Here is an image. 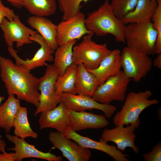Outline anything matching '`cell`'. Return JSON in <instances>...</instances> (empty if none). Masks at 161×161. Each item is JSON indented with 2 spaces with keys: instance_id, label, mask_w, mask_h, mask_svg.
Returning <instances> with one entry per match:
<instances>
[{
  "instance_id": "cell-22",
  "label": "cell",
  "mask_w": 161,
  "mask_h": 161,
  "mask_svg": "<svg viewBox=\"0 0 161 161\" xmlns=\"http://www.w3.org/2000/svg\"><path fill=\"white\" fill-rule=\"evenodd\" d=\"M157 4L151 0H138L134 9L122 20L125 25L151 21Z\"/></svg>"
},
{
  "instance_id": "cell-37",
  "label": "cell",
  "mask_w": 161,
  "mask_h": 161,
  "mask_svg": "<svg viewBox=\"0 0 161 161\" xmlns=\"http://www.w3.org/2000/svg\"><path fill=\"white\" fill-rule=\"evenodd\" d=\"M4 99L5 98L4 97L0 96V106L1 103Z\"/></svg>"
},
{
  "instance_id": "cell-6",
  "label": "cell",
  "mask_w": 161,
  "mask_h": 161,
  "mask_svg": "<svg viewBox=\"0 0 161 161\" xmlns=\"http://www.w3.org/2000/svg\"><path fill=\"white\" fill-rule=\"evenodd\" d=\"M121 67L129 79L138 82L145 77L152 69V61L149 56L135 48L127 46L121 52Z\"/></svg>"
},
{
  "instance_id": "cell-33",
  "label": "cell",
  "mask_w": 161,
  "mask_h": 161,
  "mask_svg": "<svg viewBox=\"0 0 161 161\" xmlns=\"http://www.w3.org/2000/svg\"><path fill=\"white\" fill-rule=\"evenodd\" d=\"M14 153H0V161H14Z\"/></svg>"
},
{
  "instance_id": "cell-36",
  "label": "cell",
  "mask_w": 161,
  "mask_h": 161,
  "mask_svg": "<svg viewBox=\"0 0 161 161\" xmlns=\"http://www.w3.org/2000/svg\"><path fill=\"white\" fill-rule=\"evenodd\" d=\"M6 144L5 142L3 140L0 138V151L4 153L5 152V149Z\"/></svg>"
},
{
  "instance_id": "cell-20",
  "label": "cell",
  "mask_w": 161,
  "mask_h": 161,
  "mask_svg": "<svg viewBox=\"0 0 161 161\" xmlns=\"http://www.w3.org/2000/svg\"><path fill=\"white\" fill-rule=\"evenodd\" d=\"M27 23L44 39L48 45L55 50L58 45L56 38L57 25L44 17L32 16L28 18Z\"/></svg>"
},
{
  "instance_id": "cell-24",
  "label": "cell",
  "mask_w": 161,
  "mask_h": 161,
  "mask_svg": "<svg viewBox=\"0 0 161 161\" xmlns=\"http://www.w3.org/2000/svg\"><path fill=\"white\" fill-rule=\"evenodd\" d=\"M77 40L69 41L59 46L55 49L53 65L57 69L58 75L63 74L66 69L72 63L73 49Z\"/></svg>"
},
{
  "instance_id": "cell-25",
  "label": "cell",
  "mask_w": 161,
  "mask_h": 161,
  "mask_svg": "<svg viewBox=\"0 0 161 161\" xmlns=\"http://www.w3.org/2000/svg\"><path fill=\"white\" fill-rule=\"evenodd\" d=\"M27 115V108L21 106L16 112L14 120L13 127L14 128V134L22 139L28 137L37 139L38 135L31 128Z\"/></svg>"
},
{
  "instance_id": "cell-8",
  "label": "cell",
  "mask_w": 161,
  "mask_h": 161,
  "mask_svg": "<svg viewBox=\"0 0 161 161\" xmlns=\"http://www.w3.org/2000/svg\"><path fill=\"white\" fill-rule=\"evenodd\" d=\"M44 75L38 78V89L40 91L39 103L34 115L51 110L61 102V95L56 93L55 83L58 76L53 64L48 65Z\"/></svg>"
},
{
  "instance_id": "cell-23",
  "label": "cell",
  "mask_w": 161,
  "mask_h": 161,
  "mask_svg": "<svg viewBox=\"0 0 161 161\" xmlns=\"http://www.w3.org/2000/svg\"><path fill=\"white\" fill-rule=\"evenodd\" d=\"M21 106L20 100L14 95H9L5 102L0 106V128L9 133L13 127L16 112Z\"/></svg>"
},
{
  "instance_id": "cell-11",
  "label": "cell",
  "mask_w": 161,
  "mask_h": 161,
  "mask_svg": "<svg viewBox=\"0 0 161 161\" xmlns=\"http://www.w3.org/2000/svg\"><path fill=\"white\" fill-rule=\"evenodd\" d=\"M0 28L3 32L5 41L8 47H13V43L16 42L17 48L32 43L30 37L38 33L24 24L17 15L12 20L4 18L0 24Z\"/></svg>"
},
{
  "instance_id": "cell-14",
  "label": "cell",
  "mask_w": 161,
  "mask_h": 161,
  "mask_svg": "<svg viewBox=\"0 0 161 161\" xmlns=\"http://www.w3.org/2000/svg\"><path fill=\"white\" fill-rule=\"evenodd\" d=\"M85 18L84 14L80 12L66 20H62L57 25L56 40L58 46L70 41L80 40L84 35L93 33L86 28Z\"/></svg>"
},
{
  "instance_id": "cell-28",
  "label": "cell",
  "mask_w": 161,
  "mask_h": 161,
  "mask_svg": "<svg viewBox=\"0 0 161 161\" xmlns=\"http://www.w3.org/2000/svg\"><path fill=\"white\" fill-rule=\"evenodd\" d=\"M90 0H58L59 6L63 13L62 20H66L80 12L81 3Z\"/></svg>"
},
{
  "instance_id": "cell-9",
  "label": "cell",
  "mask_w": 161,
  "mask_h": 161,
  "mask_svg": "<svg viewBox=\"0 0 161 161\" xmlns=\"http://www.w3.org/2000/svg\"><path fill=\"white\" fill-rule=\"evenodd\" d=\"M140 123L139 118L126 127L121 125L112 129H105L99 141L106 143L108 142H114L116 145L117 148L121 151H125L126 148L130 147L137 154L139 149L134 144L136 137L134 131L139 127Z\"/></svg>"
},
{
  "instance_id": "cell-12",
  "label": "cell",
  "mask_w": 161,
  "mask_h": 161,
  "mask_svg": "<svg viewBox=\"0 0 161 161\" xmlns=\"http://www.w3.org/2000/svg\"><path fill=\"white\" fill-rule=\"evenodd\" d=\"M61 102L69 110L76 112L95 109L102 111L105 117H111L117 110L116 106L110 104L99 103L92 97L69 93L61 95Z\"/></svg>"
},
{
  "instance_id": "cell-32",
  "label": "cell",
  "mask_w": 161,
  "mask_h": 161,
  "mask_svg": "<svg viewBox=\"0 0 161 161\" xmlns=\"http://www.w3.org/2000/svg\"><path fill=\"white\" fill-rule=\"evenodd\" d=\"M16 16L13 10L5 6L0 0V24L4 18L11 20H13Z\"/></svg>"
},
{
  "instance_id": "cell-38",
  "label": "cell",
  "mask_w": 161,
  "mask_h": 161,
  "mask_svg": "<svg viewBox=\"0 0 161 161\" xmlns=\"http://www.w3.org/2000/svg\"><path fill=\"white\" fill-rule=\"evenodd\" d=\"M151 0L153 1H157L159 0Z\"/></svg>"
},
{
  "instance_id": "cell-15",
  "label": "cell",
  "mask_w": 161,
  "mask_h": 161,
  "mask_svg": "<svg viewBox=\"0 0 161 161\" xmlns=\"http://www.w3.org/2000/svg\"><path fill=\"white\" fill-rule=\"evenodd\" d=\"M5 137L14 145L13 147L8 148V151H14V158L15 161H21L24 159L36 158L48 161H61L62 158L50 152H44L36 148L35 146L29 144L24 139L13 136L9 133L5 134Z\"/></svg>"
},
{
  "instance_id": "cell-18",
  "label": "cell",
  "mask_w": 161,
  "mask_h": 161,
  "mask_svg": "<svg viewBox=\"0 0 161 161\" xmlns=\"http://www.w3.org/2000/svg\"><path fill=\"white\" fill-rule=\"evenodd\" d=\"M67 109L61 102L54 108L40 113L38 120L39 129L51 128L62 134L70 126Z\"/></svg>"
},
{
  "instance_id": "cell-13",
  "label": "cell",
  "mask_w": 161,
  "mask_h": 161,
  "mask_svg": "<svg viewBox=\"0 0 161 161\" xmlns=\"http://www.w3.org/2000/svg\"><path fill=\"white\" fill-rule=\"evenodd\" d=\"M49 139L53 146L60 150L69 161H88L92 154L89 148L83 147L58 131H51Z\"/></svg>"
},
{
  "instance_id": "cell-7",
  "label": "cell",
  "mask_w": 161,
  "mask_h": 161,
  "mask_svg": "<svg viewBox=\"0 0 161 161\" xmlns=\"http://www.w3.org/2000/svg\"><path fill=\"white\" fill-rule=\"evenodd\" d=\"M130 80L121 70L117 74L109 77L100 84L92 97L102 103L110 104L113 101L123 102Z\"/></svg>"
},
{
  "instance_id": "cell-27",
  "label": "cell",
  "mask_w": 161,
  "mask_h": 161,
  "mask_svg": "<svg viewBox=\"0 0 161 161\" xmlns=\"http://www.w3.org/2000/svg\"><path fill=\"white\" fill-rule=\"evenodd\" d=\"M77 65L72 63L66 69L61 76L58 75L55 83L57 94L63 93L76 94L75 83Z\"/></svg>"
},
{
  "instance_id": "cell-35",
  "label": "cell",
  "mask_w": 161,
  "mask_h": 161,
  "mask_svg": "<svg viewBox=\"0 0 161 161\" xmlns=\"http://www.w3.org/2000/svg\"><path fill=\"white\" fill-rule=\"evenodd\" d=\"M157 57L154 59L153 65L159 69H161V53L157 54Z\"/></svg>"
},
{
  "instance_id": "cell-29",
  "label": "cell",
  "mask_w": 161,
  "mask_h": 161,
  "mask_svg": "<svg viewBox=\"0 0 161 161\" xmlns=\"http://www.w3.org/2000/svg\"><path fill=\"white\" fill-rule=\"evenodd\" d=\"M138 0H112L110 3L114 15L122 20L135 7Z\"/></svg>"
},
{
  "instance_id": "cell-34",
  "label": "cell",
  "mask_w": 161,
  "mask_h": 161,
  "mask_svg": "<svg viewBox=\"0 0 161 161\" xmlns=\"http://www.w3.org/2000/svg\"><path fill=\"white\" fill-rule=\"evenodd\" d=\"M9 2L13 6L20 9L23 7L24 0H5Z\"/></svg>"
},
{
  "instance_id": "cell-5",
  "label": "cell",
  "mask_w": 161,
  "mask_h": 161,
  "mask_svg": "<svg viewBox=\"0 0 161 161\" xmlns=\"http://www.w3.org/2000/svg\"><path fill=\"white\" fill-rule=\"evenodd\" d=\"M94 34L92 33L84 35L80 43L74 46L73 63L77 65L82 64L87 69H94L110 52L107 43L98 44L92 40Z\"/></svg>"
},
{
  "instance_id": "cell-4",
  "label": "cell",
  "mask_w": 161,
  "mask_h": 161,
  "mask_svg": "<svg viewBox=\"0 0 161 161\" xmlns=\"http://www.w3.org/2000/svg\"><path fill=\"white\" fill-rule=\"evenodd\" d=\"M157 33L151 21L130 24L125 26L124 38L127 46L148 55L154 54Z\"/></svg>"
},
{
  "instance_id": "cell-19",
  "label": "cell",
  "mask_w": 161,
  "mask_h": 161,
  "mask_svg": "<svg viewBox=\"0 0 161 161\" xmlns=\"http://www.w3.org/2000/svg\"><path fill=\"white\" fill-rule=\"evenodd\" d=\"M121 52L116 49L110 52L103 59L98 67L93 69L87 70L95 77L100 84L109 77L115 75L121 70L120 57Z\"/></svg>"
},
{
  "instance_id": "cell-10",
  "label": "cell",
  "mask_w": 161,
  "mask_h": 161,
  "mask_svg": "<svg viewBox=\"0 0 161 161\" xmlns=\"http://www.w3.org/2000/svg\"><path fill=\"white\" fill-rule=\"evenodd\" d=\"M30 39L32 41L36 42L40 46L33 57L30 59H22L18 56L13 47H8V52L10 55L14 58L16 64L30 71L37 68L43 66H47L48 64L46 62L53 61L54 57L52 54L54 53L55 50L48 45L39 34L37 33L31 35Z\"/></svg>"
},
{
  "instance_id": "cell-16",
  "label": "cell",
  "mask_w": 161,
  "mask_h": 161,
  "mask_svg": "<svg viewBox=\"0 0 161 161\" xmlns=\"http://www.w3.org/2000/svg\"><path fill=\"white\" fill-rule=\"evenodd\" d=\"M66 137L78 143L84 148L94 149L103 152L113 158L116 161H129V155L124 154L114 145H110L100 141L92 140L82 136L69 127L63 133Z\"/></svg>"
},
{
  "instance_id": "cell-17",
  "label": "cell",
  "mask_w": 161,
  "mask_h": 161,
  "mask_svg": "<svg viewBox=\"0 0 161 161\" xmlns=\"http://www.w3.org/2000/svg\"><path fill=\"white\" fill-rule=\"evenodd\" d=\"M70 119L69 127L76 132L88 129L105 128L109 124L104 115L86 112H76L67 109Z\"/></svg>"
},
{
  "instance_id": "cell-2",
  "label": "cell",
  "mask_w": 161,
  "mask_h": 161,
  "mask_svg": "<svg viewBox=\"0 0 161 161\" xmlns=\"http://www.w3.org/2000/svg\"><path fill=\"white\" fill-rule=\"evenodd\" d=\"M87 29L98 36L113 35L118 42L125 43V25L114 14L109 0L97 9L88 13L85 20Z\"/></svg>"
},
{
  "instance_id": "cell-1",
  "label": "cell",
  "mask_w": 161,
  "mask_h": 161,
  "mask_svg": "<svg viewBox=\"0 0 161 161\" xmlns=\"http://www.w3.org/2000/svg\"><path fill=\"white\" fill-rule=\"evenodd\" d=\"M0 76L8 95H16L19 100L38 107V78L30 71L0 55Z\"/></svg>"
},
{
  "instance_id": "cell-3",
  "label": "cell",
  "mask_w": 161,
  "mask_h": 161,
  "mask_svg": "<svg viewBox=\"0 0 161 161\" xmlns=\"http://www.w3.org/2000/svg\"><path fill=\"white\" fill-rule=\"evenodd\" d=\"M152 95L151 92L148 90L129 93L126 97L121 109L113 118L114 125L115 126L121 125H128L136 121L145 109L159 103L156 99H149Z\"/></svg>"
},
{
  "instance_id": "cell-21",
  "label": "cell",
  "mask_w": 161,
  "mask_h": 161,
  "mask_svg": "<svg viewBox=\"0 0 161 161\" xmlns=\"http://www.w3.org/2000/svg\"><path fill=\"white\" fill-rule=\"evenodd\" d=\"M100 83L82 64L77 65L75 86L78 94L92 97Z\"/></svg>"
},
{
  "instance_id": "cell-31",
  "label": "cell",
  "mask_w": 161,
  "mask_h": 161,
  "mask_svg": "<svg viewBox=\"0 0 161 161\" xmlns=\"http://www.w3.org/2000/svg\"><path fill=\"white\" fill-rule=\"evenodd\" d=\"M142 156L145 161H160L161 143L158 142L153 147L151 152L145 154Z\"/></svg>"
},
{
  "instance_id": "cell-26",
  "label": "cell",
  "mask_w": 161,
  "mask_h": 161,
  "mask_svg": "<svg viewBox=\"0 0 161 161\" xmlns=\"http://www.w3.org/2000/svg\"><path fill=\"white\" fill-rule=\"evenodd\" d=\"M23 7L33 16L38 17L53 15L57 9L56 0H24Z\"/></svg>"
},
{
  "instance_id": "cell-30",
  "label": "cell",
  "mask_w": 161,
  "mask_h": 161,
  "mask_svg": "<svg viewBox=\"0 0 161 161\" xmlns=\"http://www.w3.org/2000/svg\"><path fill=\"white\" fill-rule=\"evenodd\" d=\"M157 6L151 19L153 27L157 33L154 54L161 53V0L157 1Z\"/></svg>"
}]
</instances>
